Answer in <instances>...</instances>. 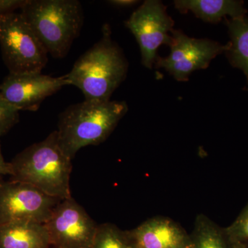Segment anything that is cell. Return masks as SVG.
<instances>
[{
    "instance_id": "12",
    "label": "cell",
    "mask_w": 248,
    "mask_h": 248,
    "mask_svg": "<svg viewBox=\"0 0 248 248\" xmlns=\"http://www.w3.org/2000/svg\"><path fill=\"white\" fill-rule=\"evenodd\" d=\"M45 223L18 221L0 225V248H50Z\"/></svg>"
},
{
    "instance_id": "8",
    "label": "cell",
    "mask_w": 248,
    "mask_h": 248,
    "mask_svg": "<svg viewBox=\"0 0 248 248\" xmlns=\"http://www.w3.org/2000/svg\"><path fill=\"white\" fill-rule=\"evenodd\" d=\"M45 225L55 248H91L99 226L72 197L61 200Z\"/></svg>"
},
{
    "instance_id": "3",
    "label": "cell",
    "mask_w": 248,
    "mask_h": 248,
    "mask_svg": "<svg viewBox=\"0 0 248 248\" xmlns=\"http://www.w3.org/2000/svg\"><path fill=\"white\" fill-rule=\"evenodd\" d=\"M125 102L85 100L73 104L60 115L58 141L65 154L73 159L84 147L105 141L128 112Z\"/></svg>"
},
{
    "instance_id": "6",
    "label": "cell",
    "mask_w": 248,
    "mask_h": 248,
    "mask_svg": "<svg viewBox=\"0 0 248 248\" xmlns=\"http://www.w3.org/2000/svg\"><path fill=\"white\" fill-rule=\"evenodd\" d=\"M138 41L141 54V63L151 69L156 61V50L160 46H170L174 21L166 12V8L157 0H146L125 22Z\"/></svg>"
},
{
    "instance_id": "11",
    "label": "cell",
    "mask_w": 248,
    "mask_h": 248,
    "mask_svg": "<svg viewBox=\"0 0 248 248\" xmlns=\"http://www.w3.org/2000/svg\"><path fill=\"white\" fill-rule=\"evenodd\" d=\"M129 234L136 248H192L190 235L166 217L146 220Z\"/></svg>"
},
{
    "instance_id": "17",
    "label": "cell",
    "mask_w": 248,
    "mask_h": 248,
    "mask_svg": "<svg viewBox=\"0 0 248 248\" xmlns=\"http://www.w3.org/2000/svg\"><path fill=\"white\" fill-rule=\"evenodd\" d=\"M223 231L232 248H248V203Z\"/></svg>"
},
{
    "instance_id": "7",
    "label": "cell",
    "mask_w": 248,
    "mask_h": 248,
    "mask_svg": "<svg viewBox=\"0 0 248 248\" xmlns=\"http://www.w3.org/2000/svg\"><path fill=\"white\" fill-rule=\"evenodd\" d=\"M61 200L27 183L0 182V225L18 221L45 223Z\"/></svg>"
},
{
    "instance_id": "1",
    "label": "cell",
    "mask_w": 248,
    "mask_h": 248,
    "mask_svg": "<svg viewBox=\"0 0 248 248\" xmlns=\"http://www.w3.org/2000/svg\"><path fill=\"white\" fill-rule=\"evenodd\" d=\"M128 68V61L106 24L102 38L79 57L66 76L71 86L84 94L85 100L108 102L126 78Z\"/></svg>"
},
{
    "instance_id": "16",
    "label": "cell",
    "mask_w": 248,
    "mask_h": 248,
    "mask_svg": "<svg viewBox=\"0 0 248 248\" xmlns=\"http://www.w3.org/2000/svg\"><path fill=\"white\" fill-rule=\"evenodd\" d=\"M91 248H136L129 231H123L111 223L99 225Z\"/></svg>"
},
{
    "instance_id": "4",
    "label": "cell",
    "mask_w": 248,
    "mask_h": 248,
    "mask_svg": "<svg viewBox=\"0 0 248 248\" xmlns=\"http://www.w3.org/2000/svg\"><path fill=\"white\" fill-rule=\"evenodd\" d=\"M21 14L53 58L68 55L84 24L78 0H27Z\"/></svg>"
},
{
    "instance_id": "20",
    "label": "cell",
    "mask_w": 248,
    "mask_h": 248,
    "mask_svg": "<svg viewBox=\"0 0 248 248\" xmlns=\"http://www.w3.org/2000/svg\"><path fill=\"white\" fill-rule=\"evenodd\" d=\"M7 174L10 175L9 163L4 161L2 153H1V144H0V179L3 175H7Z\"/></svg>"
},
{
    "instance_id": "14",
    "label": "cell",
    "mask_w": 248,
    "mask_h": 248,
    "mask_svg": "<svg viewBox=\"0 0 248 248\" xmlns=\"http://www.w3.org/2000/svg\"><path fill=\"white\" fill-rule=\"evenodd\" d=\"M226 19L231 41L225 53L232 66L244 72L248 90V16Z\"/></svg>"
},
{
    "instance_id": "21",
    "label": "cell",
    "mask_w": 248,
    "mask_h": 248,
    "mask_svg": "<svg viewBox=\"0 0 248 248\" xmlns=\"http://www.w3.org/2000/svg\"><path fill=\"white\" fill-rule=\"evenodd\" d=\"M108 2L110 4L118 6V7H128V6L137 4L138 1H135V0H112V1H109Z\"/></svg>"
},
{
    "instance_id": "10",
    "label": "cell",
    "mask_w": 248,
    "mask_h": 248,
    "mask_svg": "<svg viewBox=\"0 0 248 248\" xmlns=\"http://www.w3.org/2000/svg\"><path fill=\"white\" fill-rule=\"evenodd\" d=\"M65 86H71L66 75L54 78L38 72L9 73L0 84V93L17 110L34 112Z\"/></svg>"
},
{
    "instance_id": "19",
    "label": "cell",
    "mask_w": 248,
    "mask_h": 248,
    "mask_svg": "<svg viewBox=\"0 0 248 248\" xmlns=\"http://www.w3.org/2000/svg\"><path fill=\"white\" fill-rule=\"evenodd\" d=\"M27 0H0V17L22 9Z\"/></svg>"
},
{
    "instance_id": "9",
    "label": "cell",
    "mask_w": 248,
    "mask_h": 248,
    "mask_svg": "<svg viewBox=\"0 0 248 248\" xmlns=\"http://www.w3.org/2000/svg\"><path fill=\"white\" fill-rule=\"evenodd\" d=\"M170 53L166 58H156V68H163L174 79L187 81L192 72L205 69L217 55L228 50V44L222 45L208 39H195L182 31H172Z\"/></svg>"
},
{
    "instance_id": "13",
    "label": "cell",
    "mask_w": 248,
    "mask_h": 248,
    "mask_svg": "<svg viewBox=\"0 0 248 248\" xmlns=\"http://www.w3.org/2000/svg\"><path fill=\"white\" fill-rule=\"evenodd\" d=\"M174 6L183 14L191 11L196 17L210 23L220 22L228 16L239 19L248 14L244 1L236 0H177Z\"/></svg>"
},
{
    "instance_id": "5",
    "label": "cell",
    "mask_w": 248,
    "mask_h": 248,
    "mask_svg": "<svg viewBox=\"0 0 248 248\" xmlns=\"http://www.w3.org/2000/svg\"><path fill=\"white\" fill-rule=\"evenodd\" d=\"M0 46L9 73H42L48 53L21 13L0 17Z\"/></svg>"
},
{
    "instance_id": "15",
    "label": "cell",
    "mask_w": 248,
    "mask_h": 248,
    "mask_svg": "<svg viewBox=\"0 0 248 248\" xmlns=\"http://www.w3.org/2000/svg\"><path fill=\"white\" fill-rule=\"evenodd\" d=\"M190 236L192 248H232L223 228L203 215L196 218Z\"/></svg>"
},
{
    "instance_id": "18",
    "label": "cell",
    "mask_w": 248,
    "mask_h": 248,
    "mask_svg": "<svg viewBox=\"0 0 248 248\" xmlns=\"http://www.w3.org/2000/svg\"><path fill=\"white\" fill-rule=\"evenodd\" d=\"M19 112L0 93V138L19 122Z\"/></svg>"
},
{
    "instance_id": "2",
    "label": "cell",
    "mask_w": 248,
    "mask_h": 248,
    "mask_svg": "<svg viewBox=\"0 0 248 248\" xmlns=\"http://www.w3.org/2000/svg\"><path fill=\"white\" fill-rule=\"evenodd\" d=\"M72 159L62 149L57 130L34 143L9 163L12 180L35 186L60 200L71 198Z\"/></svg>"
}]
</instances>
